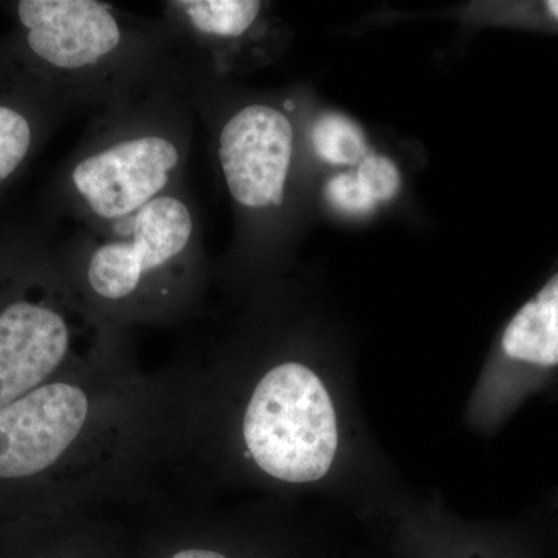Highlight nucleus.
Segmentation results:
<instances>
[{"instance_id": "0eeeda50", "label": "nucleus", "mask_w": 558, "mask_h": 558, "mask_svg": "<svg viewBox=\"0 0 558 558\" xmlns=\"http://www.w3.org/2000/svg\"><path fill=\"white\" fill-rule=\"evenodd\" d=\"M295 131L286 113L267 105L234 112L219 132L218 159L231 199L250 209L284 202Z\"/></svg>"}, {"instance_id": "ddd939ff", "label": "nucleus", "mask_w": 558, "mask_h": 558, "mask_svg": "<svg viewBox=\"0 0 558 558\" xmlns=\"http://www.w3.org/2000/svg\"><path fill=\"white\" fill-rule=\"evenodd\" d=\"M168 5L209 51H222L244 38L263 13V3L256 0H182Z\"/></svg>"}, {"instance_id": "f03ea898", "label": "nucleus", "mask_w": 558, "mask_h": 558, "mask_svg": "<svg viewBox=\"0 0 558 558\" xmlns=\"http://www.w3.org/2000/svg\"><path fill=\"white\" fill-rule=\"evenodd\" d=\"M98 328L39 252L0 247V410L62 374L97 365Z\"/></svg>"}, {"instance_id": "f257e3e1", "label": "nucleus", "mask_w": 558, "mask_h": 558, "mask_svg": "<svg viewBox=\"0 0 558 558\" xmlns=\"http://www.w3.org/2000/svg\"><path fill=\"white\" fill-rule=\"evenodd\" d=\"M120 385L97 363L0 410V521L73 512L83 459L128 409Z\"/></svg>"}, {"instance_id": "423d86ee", "label": "nucleus", "mask_w": 558, "mask_h": 558, "mask_svg": "<svg viewBox=\"0 0 558 558\" xmlns=\"http://www.w3.org/2000/svg\"><path fill=\"white\" fill-rule=\"evenodd\" d=\"M182 145L160 131H138L90 150L70 168L68 185L92 218L117 226L170 193Z\"/></svg>"}, {"instance_id": "9b49d317", "label": "nucleus", "mask_w": 558, "mask_h": 558, "mask_svg": "<svg viewBox=\"0 0 558 558\" xmlns=\"http://www.w3.org/2000/svg\"><path fill=\"white\" fill-rule=\"evenodd\" d=\"M47 87L13 57H0V191L31 161L44 135Z\"/></svg>"}, {"instance_id": "7ed1b4c3", "label": "nucleus", "mask_w": 558, "mask_h": 558, "mask_svg": "<svg viewBox=\"0 0 558 558\" xmlns=\"http://www.w3.org/2000/svg\"><path fill=\"white\" fill-rule=\"evenodd\" d=\"M234 433L242 458L263 478L282 486L319 483L339 458L336 399L325 377L296 359L274 363L253 379Z\"/></svg>"}, {"instance_id": "1a4fd4ad", "label": "nucleus", "mask_w": 558, "mask_h": 558, "mask_svg": "<svg viewBox=\"0 0 558 558\" xmlns=\"http://www.w3.org/2000/svg\"><path fill=\"white\" fill-rule=\"evenodd\" d=\"M120 546L121 558H315L288 538L231 527L167 529Z\"/></svg>"}, {"instance_id": "6e6552de", "label": "nucleus", "mask_w": 558, "mask_h": 558, "mask_svg": "<svg viewBox=\"0 0 558 558\" xmlns=\"http://www.w3.org/2000/svg\"><path fill=\"white\" fill-rule=\"evenodd\" d=\"M498 403L510 410L558 373V271L513 315L499 340Z\"/></svg>"}, {"instance_id": "f8f14e48", "label": "nucleus", "mask_w": 558, "mask_h": 558, "mask_svg": "<svg viewBox=\"0 0 558 558\" xmlns=\"http://www.w3.org/2000/svg\"><path fill=\"white\" fill-rule=\"evenodd\" d=\"M392 548L402 558H542L534 542L506 532L417 529L402 532Z\"/></svg>"}, {"instance_id": "39448f33", "label": "nucleus", "mask_w": 558, "mask_h": 558, "mask_svg": "<svg viewBox=\"0 0 558 558\" xmlns=\"http://www.w3.org/2000/svg\"><path fill=\"white\" fill-rule=\"evenodd\" d=\"M13 11L11 57L46 87L108 64L126 38L112 5L98 0H20Z\"/></svg>"}, {"instance_id": "2eb2a0df", "label": "nucleus", "mask_w": 558, "mask_h": 558, "mask_svg": "<svg viewBox=\"0 0 558 558\" xmlns=\"http://www.w3.org/2000/svg\"><path fill=\"white\" fill-rule=\"evenodd\" d=\"M355 172L376 204L392 199L398 194L400 186L398 167L388 157L366 156L360 161Z\"/></svg>"}, {"instance_id": "20e7f679", "label": "nucleus", "mask_w": 558, "mask_h": 558, "mask_svg": "<svg viewBox=\"0 0 558 558\" xmlns=\"http://www.w3.org/2000/svg\"><path fill=\"white\" fill-rule=\"evenodd\" d=\"M196 219L182 197L168 193L112 227L90 250L81 289L105 311L135 312L160 299L190 258Z\"/></svg>"}, {"instance_id": "9d476101", "label": "nucleus", "mask_w": 558, "mask_h": 558, "mask_svg": "<svg viewBox=\"0 0 558 558\" xmlns=\"http://www.w3.org/2000/svg\"><path fill=\"white\" fill-rule=\"evenodd\" d=\"M0 558H121L120 538L75 513L0 521Z\"/></svg>"}, {"instance_id": "dca6fc26", "label": "nucleus", "mask_w": 558, "mask_h": 558, "mask_svg": "<svg viewBox=\"0 0 558 558\" xmlns=\"http://www.w3.org/2000/svg\"><path fill=\"white\" fill-rule=\"evenodd\" d=\"M326 199L340 211L363 215L374 208L376 202L359 179L357 172H341L326 185Z\"/></svg>"}, {"instance_id": "4468645a", "label": "nucleus", "mask_w": 558, "mask_h": 558, "mask_svg": "<svg viewBox=\"0 0 558 558\" xmlns=\"http://www.w3.org/2000/svg\"><path fill=\"white\" fill-rule=\"evenodd\" d=\"M311 143L319 159L339 167L360 163L368 153L362 130L339 113H326L315 121Z\"/></svg>"}, {"instance_id": "f3484780", "label": "nucleus", "mask_w": 558, "mask_h": 558, "mask_svg": "<svg viewBox=\"0 0 558 558\" xmlns=\"http://www.w3.org/2000/svg\"><path fill=\"white\" fill-rule=\"evenodd\" d=\"M542 11L548 20L558 24V0H549V2L543 3Z\"/></svg>"}]
</instances>
